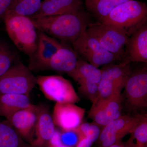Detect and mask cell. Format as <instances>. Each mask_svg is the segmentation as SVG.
Masks as SVG:
<instances>
[{
  "mask_svg": "<svg viewBox=\"0 0 147 147\" xmlns=\"http://www.w3.org/2000/svg\"><path fill=\"white\" fill-rule=\"evenodd\" d=\"M77 135L74 130L73 131H64L60 132V138L62 143L65 146L69 147H72L74 144L76 145V136Z\"/></svg>",
  "mask_w": 147,
  "mask_h": 147,
  "instance_id": "28",
  "label": "cell"
},
{
  "mask_svg": "<svg viewBox=\"0 0 147 147\" xmlns=\"http://www.w3.org/2000/svg\"><path fill=\"white\" fill-rule=\"evenodd\" d=\"M29 96L25 94H7L0 95V116L8 118L18 110L31 106Z\"/></svg>",
  "mask_w": 147,
  "mask_h": 147,
  "instance_id": "19",
  "label": "cell"
},
{
  "mask_svg": "<svg viewBox=\"0 0 147 147\" xmlns=\"http://www.w3.org/2000/svg\"><path fill=\"white\" fill-rule=\"evenodd\" d=\"M30 18L37 30L64 42L72 43L91 23L89 14L82 10L61 15Z\"/></svg>",
  "mask_w": 147,
  "mask_h": 147,
  "instance_id": "1",
  "label": "cell"
},
{
  "mask_svg": "<svg viewBox=\"0 0 147 147\" xmlns=\"http://www.w3.org/2000/svg\"><path fill=\"white\" fill-rule=\"evenodd\" d=\"M128 0H85L87 9L101 22L115 7Z\"/></svg>",
  "mask_w": 147,
  "mask_h": 147,
  "instance_id": "21",
  "label": "cell"
},
{
  "mask_svg": "<svg viewBox=\"0 0 147 147\" xmlns=\"http://www.w3.org/2000/svg\"><path fill=\"white\" fill-rule=\"evenodd\" d=\"M61 47L53 56L45 67L50 69L68 74L76 67L78 55L66 42H62Z\"/></svg>",
  "mask_w": 147,
  "mask_h": 147,
  "instance_id": "17",
  "label": "cell"
},
{
  "mask_svg": "<svg viewBox=\"0 0 147 147\" xmlns=\"http://www.w3.org/2000/svg\"><path fill=\"white\" fill-rule=\"evenodd\" d=\"M79 90L81 93L92 102H94L98 94V84L88 79H80L77 81Z\"/></svg>",
  "mask_w": 147,
  "mask_h": 147,
  "instance_id": "27",
  "label": "cell"
},
{
  "mask_svg": "<svg viewBox=\"0 0 147 147\" xmlns=\"http://www.w3.org/2000/svg\"><path fill=\"white\" fill-rule=\"evenodd\" d=\"M47 147H69L62 143L60 138V132L55 130L52 139H50Z\"/></svg>",
  "mask_w": 147,
  "mask_h": 147,
  "instance_id": "29",
  "label": "cell"
},
{
  "mask_svg": "<svg viewBox=\"0 0 147 147\" xmlns=\"http://www.w3.org/2000/svg\"><path fill=\"white\" fill-rule=\"evenodd\" d=\"M61 46V42L57 40L38 30L36 50L30 57L29 68L31 70H45L49 61Z\"/></svg>",
  "mask_w": 147,
  "mask_h": 147,
  "instance_id": "12",
  "label": "cell"
},
{
  "mask_svg": "<svg viewBox=\"0 0 147 147\" xmlns=\"http://www.w3.org/2000/svg\"><path fill=\"white\" fill-rule=\"evenodd\" d=\"M92 144V142L87 137H78L75 147H90Z\"/></svg>",
  "mask_w": 147,
  "mask_h": 147,
  "instance_id": "31",
  "label": "cell"
},
{
  "mask_svg": "<svg viewBox=\"0 0 147 147\" xmlns=\"http://www.w3.org/2000/svg\"><path fill=\"white\" fill-rule=\"evenodd\" d=\"M86 32L119 60H123L128 38L124 32L110 24L100 22L90 23Z\"/></svg>",
  "mask_w": 147,
  "mask_h": 147,
  "instance_id": "4",
  "label": "cell"
},
{
  "mask_svg": "<svg viewBox=\"0 0 147 147\" xmlns=\"http://www.w3.org/2000/svg\"><path fill=\"white\" fill-rule=\"evenodd\" d=\"M82 0H44L39 11L32 18L61 15L82 10Z\"/></svg>",
  "mask_w": 147,
  "mask_h": 147,
  "instance_id": "18",
  "label": "cell"
},
{
  "mask_svg": "<svg viewBox=\"0 0 147 147\" xmlns=\"http://www.w3.org/2000/svg\"><path fill=\"white\" fill-rule=\"evenodd\" d=\"M108 147H133L128 141L126 142H122L121 141L117 142L115 144L111 145Z\"/></svg>",
  "mask_w": 147,
  "mask_h": 147,
  "instance_id": "32",
  "label": "cell"
},
{
  "mask_svg": "<svg viewBox=\"0 0 147 147\" xmlns=\"http://www.w3.org/2000/svg\"><path fill=\"white\" fill-rule=\"evenodd\" d=\"M37 106L32 104L30 107L18 110L6 120L22 138L30 141L36 123Z\"/></svg>",
  "mask_w": 147,
  "mask_h": 147,
  "instance_id": "16",
  "label": "cell"
},
{
  "mask_svg": "<svg viewBox=\"0 0 147 147\" xmlns=\"http://www.w3.org/2000/svg\"><path fill=\"white\" fill-rule=\"evenodd\" d=\"M36 84L45 97L60 103H75L80 99L71 82L57 75L37 76Z\"/></svg>",
  "mask_w": 147,
  "mask_h": 147,
  "instance_id": "7",
  "label": "cell"
},
{
  "mask_svg": "<svg viewBox=\"0 0 147 147\" xmlns=\"http://www.w3.org/2000/svg\"><path fill=\"white\" fill-rule=\"evenodd\" d=\"M9 36L18 50L30 57L36 50L38 30L30 17L7 11L3 18Z\"/></svg>",
  "mask_w": 147,
  "mask_h": 147,
  "instance_id": "3",
  "label": "cell"
},
{
  "mask_svg": "<svg viewBox=\"0 0 147 147\" xmlns=\"http://www.w3.org/2000/svg\"><path fill=\"white\" fill-rule=\"evenodd\" d=\"M36 84V78L24 64H13L0 77V95L7 94H25L29 96Z\"/></svg>",
  "mask_w": 147,
  "mask_h": 147,
  "instance_id": "5",
  "label": "cell"
},
{
  "mask_svg": "<svg viewBox=\"0 0 147 147\" xmlns=\"http://www.w3.org/2000/svg\"><path fill=\"white\" fill-rule=\"evenodd\" d=\"M85 109L74 103L56 102L52 118L55 125L63 131H73L82 123Z\"/></svg>",
  "mask_w": 147,
  "mask_h": 147,
  "instance_id": "13",
  "label": "cell"
},
{
  "mask_svg": "<svg viewBox=\"0 0 147 147\" xmlns=\"http://www.w3.org/2000/svg\"><path fill=\"white\" fill-rule=\"evenodd\" d=\"M129 139L135 141L133 144H130L133 147H146L147 144V116L141 115L139 123L131 133Z\"/></svg>",
  "mask_w": 147,
  "mask_h": 147,
  "instance_id": "24",
  "label": "cell"
},
{
  "mask_svg": "<svg viewBox=\"0 0 147 147\" xmlns=\"http://www.w3.org/2000/svg\"><path fill=\"white\" fill-rule=\"evenodd\" d=\"M0 147H24L22 137L6 120L0 122Z\"/></svg>",
  "mask_w": 147,
  "mask_h": 147,
  "instance_id": "22",
  "label": "cell"
},
{
  "mask_svg": "<svg viewBox=\"0 0 147 147\" xmlns=\"http://www.w3.org/2000/svg\"><path fill=\"white\" fill-rule=\"evenodd\" d=\"M13 0H0V19H3Z\"/></svg>",
  "mask_w": 147,
  "mask_h": 147,
  "instance_id": "30",
  "label": "cell"
},
{
  "mask_svg": "<svg viewBox=\"0 0 147 147\" xmlns=\"http://www.w3.org/2000/svg\"><path fill=\"white\" fill-rule=\"evenodd\" d=\"M37 119L30 140L33 147H47L56 129L49 109L43 105H37Z\"/></svg>",
  "mask_w": 147,
  "mask_h": 147,
  "instance_id": "14",
  "label": "cell"
},
{
  "mask_svg": "<svg viewBox=\"0 0 147 147\" xmlns=\"http://www.w3.org/2000/svg\"><path fill=\"white\" fill-rule=\"evenodd\" d=\"M72 44L73 50L77 55L98 68L119 60L115 56L102 47L95 38L88 34L86 30Z\"/></svg>",
  "mask_w": 147,
  "mask_h": 147,
  "instance_id": "8",
  "label": "cell"
},
{
  "mask_svg": "<svg viewBox=\"0 0 147 147\" xmlns=\"http://www.w3.org/2000/svg\"><path fill=\"white\" fill-rule=\"evenodd\" d=\"M41 0H13L7 11L13 14L31 17L39 11Z\"/></svg>",
  "mask_w": 147,
  "mask_h": 147,
  "instance_id": "23",
  "label": "cell"
},
{
  "mask_svg": "<svg viewBox=\"0 0 147 147\" xmlns=\"http://www.w3.org/2000/svg\"><path fill=\"white\" fill-rule=\"evenodd\" d=\"M101 70V79L98 84V94L96 99L120 94L132 71L130 63L124 61L119 64L106 65Z\"/></svg>",
  "mask_w": 147,
  "mask_h": 147,
  "instance_id": "6",
  "label": "cell"
},
{
  "mask_svg": "<svg viewBox=\"0 0 147 147\" xmlns=\"http://www.w3.org/2000/svg\"><path fill=\"white\" fill-rule=\"evenodd\" d=\"M126 104L129 111L137 112L147 107V67L131 71L125 86Z\"/></svg>",
  "mask_w": 147,
  "mask_h": 147,
  "instance_id": "9",
  "label": "cell"
},
{
  "mask_svg": "<svg viewBox=\"0 0 147 147\" xmlns=\"http://www.w3.org/2000/svg\"><path fill=\"white\" fill-rule=\"evenodd\" d=\"M123 61L129 63H147V24L129 37L125 48L124 58Z\"/></svg>",
  "mask_w": 147,
  "mask_h": 147,
  "instance_id": "15",
  "label": "cell"
},
{
  "mask_svg": "<svg viewBox=\"0 0 147 147\" xmlns=\"http://www.w3.org/2000/svg\"><path fill=\"white\" fill-rule=\"evenodd\" d=\"M147 7L144 3L128 0L115 7L100 22L110 24L129 37L147 24Z\"/></svg>",
  "mask_w": 147,
  "mask_h": 147,
  "instance_id": "2",
  "label": "cell"
},
{
  "mask_svg": "<svg viewBox=\"0 0 147 147\" xmlns=\"http://www.w3.org/2000/svg\"><path fill=\"white\" fill-rule=\"evenodd\" d=\"M122 100L121 94L96 99L89 111L88 117L98 126H105L122 115Z\"/></svg>",
  "mask_w": 147,
  "mask_h": 147,
  "instance_id": "11",
  "label": "cell"
},
{
  "mask_svg": "<svg viewBox=\"0 0 147 147\" xmlns=\"http://www.w3.org/2000/svg\"><path fill=\"white\" fill-rule=\"evenodd\" d=\"M141 115H125L103 127L98 138L100 147H108L121 141L125 135L131 134L139 123Z\"/></svg>",
  "mask_w": 147,
  "mask_h": 147,
  "instance_id": "10",
  "label": "cell"
},
{
  "mask_svg": "<svg viewBox=\"0 0 147 147\" xmlns=\"http://www.w3.org/2000/svg\"><path fill=\"white\" fill-rule=\"evenodd\" d=\"M74 131L77 134V137H87L93 143L98 139L100 132L99 126L94 123H82Z\"/></svg>",
  "mask_w": 147,
  "mask_h": 147,
  "instance_id": "26",
  "label": "cell"
},
{
  "mask_svg": "<svg viewBox=\"0 0 147 147\" xmlns=\"http://www.w3.org/2000/svg\"><path fill=\"white\" fill-rule=\"evenodd\" d=\"M17 55L7 44L0 41V77L13 65Z\"/></svg>",
  "mask_w": 147,
  "mask_h": 147,
  "instance_id": "25",
  "label": "cell"
},
{
  "mask_svg": "<svg viewBox=\"0 0 147 147\" xmlns=\"http://www.w3.org/2000/svg\"><path fill=\"white\" fill-rule=\"evenodd\" d=\"M75 82L88 79L98 84L101 77V70L83 59H79L75 68L68 74Z\"/></svg>",
  "mask_w": 147,
  "mask_h": 147,
  "instance_id": "20",
  "label": "cell"
}]
</instances>
